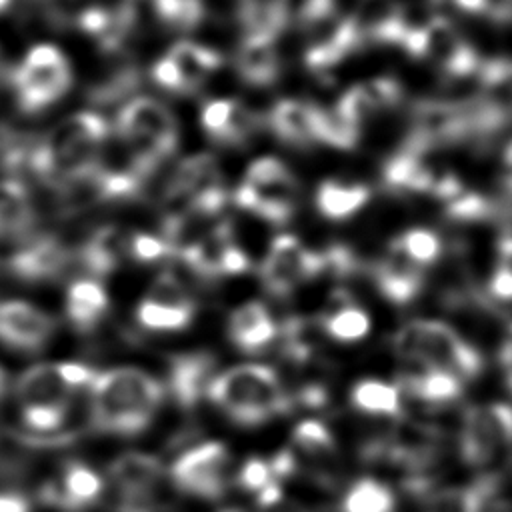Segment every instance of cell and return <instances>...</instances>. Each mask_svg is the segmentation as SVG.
<instances>
[{
    "mask_svg": "<svg viewBox=\"0 0 512 512\" xmlns=\"http://www.w3.org/2000/svg\"><path fill=\"white\" fill-rule=\"evenodd\" d=\"M294 446L310 458H326L334 454L336 442L330 428L320 420H302L292 430Z\"/></svg>",
    "mask_w": 512,
    "mask_h": 512,
    "instance_id": "74e56055",
    "label": "cell"
},
{
    "mask_svg": "<svg viewBox=\"0 0 512 512\" xmlns=\"http://www.w3.org/2000/svg\"><path fill=\"white\" fill-rule=\"evenodd\" d=\"M12 2H14V0H0V16H2L4 12H8V10H10Z\"/></svg>",
    "mask_w": 512,
    "mask_h": 512,
    "instance_id": "816d5d0a",
    "label": "cell"
},
{
    "mask_svg": "<svg viewBox=\"0 0 512 512\" xmlns=\"http://www.w3.org/2000/svg\"><path fill=\"white\" fill-rule=\"evenodd\" d=\"M206 134L218 144H242L256 130V116L238 98H216L202 106Z\"/></svg>",
    "mask_w": 512,
    "mask_h": 512,
    "instance_id": "7402d4cb",
    "label": "cell"
},
{
    "mask_svg": "<svg viewBox=\"0 0 512 512\" xmlns=\"http://www.w3.org/2000/svg\"><path fill=\"white\" fill-rule=\"evenodd\" d=\"M378 290L394 304H408L422 288V268L412 262L394 238L374 266Z\"/></svg>",
    "mask_w": 512,
    "mask_h": 512,
    "instance_id": "44dd1931",
    "label": "cell"
},
{
    "mask_svg": "<svg viewBox=\"0 0 512 512\" xmlns=\"http://www.w3.org/2000/svg\"><path fill=\"white\" fill-rule=\"evenodd\" d=\"M206 396L238 424H262L288 408L276 372L264 364H238L216 374Z\"/></svg>",
    "mask_w": 512,
    "mask_h": 512,
    "instance_id": "277c9868",
    "label": "cell"
},
{
    "mask_svg": "<svg viewBox=\"0 0 512 512\" xmlns=\"http://www.w3.org/2000/svg\"><path fill=\"white\" fill-rule=\"evenodd\" d=\"M108 134L100 114L74 112L34 142L26 162L38 180L58 188L98 162Z\"/></svg>",
    "mask_w": 512,
    "mask_h": 512,
    "instance_id": "3957f363",
    "label": "cell"
},
{
    "mask_svg": "<svg viewBox=\"0 0 512 512\" xmlns=\"http://www.w3.org/2000/svg\"><path fill=\"white\" fill-rule=\"evenodd\" d=\"M262 512H310V510L304 508V506H300V504H296V502H290V500H286V498L282 496L278 502H274V504L262 508Z\"/></svg>",
    "mask_w": 512,
    "mask_h": 512,
    "instance_id": "681fc988",
    "label": "cell"
},
{
    "mask_svg": "<svg viewBox=\"0 0 512 512\" xmlns=\"http://www.w3.org/2000/svg\"><path fill=\"white\" fill-rule=\"evenodd\" d=\"M370 200V188L358 182H342L336 178L324 180L316 190V208L330 220L354 216Z\"/></svg>",
    "mask_w": 512,
    "mask_h": 512,
    "instance_id": "d6a6232c",
    "label": "cell"
},
{
    "mask_svg": "<svg viewBox=\"0 0 512 512\" xmlns=\"http://www.w3.org/2000/svg\"><path fill=\"white\" fill-rule=\"evenodd\" d=\"M322 330L336 342H358L370 332V316L360 306L342 300L322 318Z\"/></svg>",
    "mask_w": 512,
    "mask_h": 512,
    "instance_id": "d590c367",
    "label": "cell"
},
{
    "mask_svg": "<svg viewBox=\"0 0 512 512\" xmlns=\"http://www.w3.org/2000/svg\"><path fill=\"white\" fill-rule=\"evenodd\" d=\"M116 132L136 164L150 174L178 142V124L172 110L156 98L128 100L116 118Z\"/></svg>",
    "mask_w": 512,
    "mask_h": 512,
    "instance_id": "8992f818",
    "label": "cell"
},
{
    "mask_svg": "<svg viewBox=\"0 0 512 512\" xmlns=\"http://www.w3.org/2000/svg\"><path fill=\"white\" fill-rule=\"evenodd\" d=\"M402 388L412 398L422 400L424 404H450L462 394V380L454 374L416 366L414 370L402 376Z\"/></svg>",
    "mask_w": 512,
    "mask_h": 512,
    "instance_id": "1f68e13d",
    "label": "cell"
},
{
    "mask_svg": "<svg viewBox=\"0 0 512 512\" xmlns=\"http://www.w3.org/2000/svg\"><path fill=\"white\" fill-rule=\"evenodd\" d=\"M402 100V88L398 80L390 76H378L364 82L354 84L348 88L336 106L352 118L356 124L362 126L364 120L374 116L376 112L388 110Z\"/></svg>",
    "mask_w": 512,
    "mask_h": 512,
    "instance_id": "cb8c5ba5",
    "label": "cell"
},
{
    "mask_svg": "<svg viewBox=\"0 0 512 512\" xmlns=\"http://www.w3.org/2000/svg\"><path fill=\"white\" fill-rule=\"evenodd\" d=\"M460 10L476 16H486L496 22L512 20V0H452Z\"/></svg>",
    "mask_w": 512,
    "mask_h": 512,
    "instance_id": "f6af8a7d",
    "label": "cell"
},
{
    "mask_svg": "<svg viewBox=\"0 0 512 512\" xmlns=\"http://www.w3.org/2000/svg\"><path fill=\"white\" fill-rule=\"evenodd\" d=\"M322 272V254L308 250L292 234L276 236L262 262V282L268 292L278 296L292 292Z\"/></svg>",
    "mask_w": 512,
    "mask_h": 512,
    "instance_id": "4fadbf2b",
    "label": "cell"
},
{
    "mask_svg": "<svg viewBox=\"0 0 512 512\" xmlns=\"http://www.w3.org/2000/svg\"><path fill=\"white\" fill-rule=\"evenodd\" d=\"M110 300L104 286L96 278H78L68 286L64 308L68 322L80 330L90 332L94 330L104 314L108 312Z\"/></svg>",
    "mask_w": 512,
    "mask_h": 512,
    "instance_id": "83f0119b",
    "label": "cell"
},
{
    "mask_svg": "<svg viewBox=\"0 0 512 512\" xmlns=\"http://www.w3.org/2000/svg\"><path fill=\"white\" fill-rule=\"evenodd\" d=\"M104 492L102 476L80 460H68L54 478H48L38 488V500L64 510L82 512L94 506Z\"/></svg>",
    "mask_w": 512,
    "mask_h": 512,
    "instance_id": "e0dca14e",
    "label": "cell"
},
{
    "mask_svg": "<svg viewBox=\"0 0 512 512\" xmlns=\"http://www.w3.org/2000/svg\"><path fill=\"white\" fill-rule=\"evenodd\" d=\"M212 378L214 358L210 354H182L172 360L168 386L178 402L192 406L202 394L208 392Z\"/></svg>",
    "mask_w": 512,
    "mask_h": 512,
    "instance_id": "f1b7e54d",
    "label": "cell"
},
{
    "mask_svg": "<svg viewBox=\"0 0 512 512\" xmlns=\"http://www.w3.org/2000/svg\"><path fill=\"white\" fill-rule=\"evenodd\" d=\"M6 370H2L0 368V398L4 396V392H6V388H8V382H6V374H4Z\"/></svg>",
    "mask_w": 512,
    "mask_h": 512,
    "instance_id": "f907efd6",
    "label": "cell"
},
{
    "mask_svg": "<svg viewBox=\"0 0 512 512\" xmlns=\"http://www.w3.org/2000/svg\"><path fill=\"white\" fill-rule=\"evenodd\" d=\"M236 70L248 84H272L280 74V58L274 38L244 36L236 54Z\"/></svg>",
    "mask_w": 512,
    "mask_h": 512,
    "instance_id": "4dcf8cb0",
    "label": "cell"
},
{
    "mask_svg": "<svg viewBox=\"0 0 512 512\" xmlns=\"http://www.w3.org/2000/svg\"><path fill=\"white\" fill-rule=\"evenodd\" d=\"M10 86L22 112H44L70 90V62L58 46L36 44L10 72Z\"/></svg>",
    "mask_w": 512,
    "mask_h": 512,
    "instance_id": "52a82bcc",
    "label": "cell"
},
{
    "mask_svg": "<svg viewBox=\"0 0 512 512\" xmlns=\"http://www.w3.org/2000/svg\"><path fill=\"white\" fill-rule=\"evenodd\" d=\"M170 476L174 484L200 498H220L230 480V452L222 442H204L184 454H180Z\"/></svg>",
    "mask_w": 512,
    "mask_h": 512,
    "instance_id": "8fae6325",
    "label": "cell"
},
{
    "mask_svg": "<svg viewBox=\"0 0 512 512\" xmlns=\"http://www.w3.org/2000/svg\"><path fill=\"white\" fill-rule=\"evenodd\" d=\"M222 64V56L194 42H176L166 56L152 66V78L158 86L190 94L196 92Z\"/></svg>",
    "mask_w": 512,
    "mask_h": 512,
    "instance_id": "5bb4252c",
    "label": "cell"
},
{
    "mask_svg": "<svg viewBox=\"0 0 512 512\" xmlns=\"http://www.w3.org/2000/svg\"><path fill=\"white\" fill-rule=\"evenodd\" d=\"M96 374L80 362H42L26 368L14 384L22 424L36 436H60L74 396L88 392Z\"/></svg>",
    "mask_w": 512,
    "mask_h": 512,
    "instance_id": "7a4b0ae2",
    "label": "cell"
},
{
    "mask_svg": "<svg viewBox=\"0 0 512 512\" xmlns=\"http://www.w3.org/2000/svg\"><path fill=\"white\" fill-rule=\"evenodd\" d=\"M394 348L406 362L442 370L460 380L482 372V354L452 326L440 320H412L394 336Z\"/></svg>",
    "mask_w": 512,
    "mask_h": 512,
    "instance_id": "5b68a950",
    "label": "cell"
},
{
    "mask_svg": "<svg viewBox=\"0 0 512 512\" xmlns=\"http://www.w3.org/2000/svg\"><path fill=\"white\" fill-rule=\"evenodd\" d=\"M242 2H244V0H242Z\"/></svg>",
    "mask_w": 512,
    "mask_h": 512,
    "instance_id": "db71d44e",
    "label": "cell"
},
{
    "mask_svg": "<svg viewBox=\"0 0 512 512\" xmlns=\"http://www.w3.org/2000/svg\"><path fill=\"white\" fill-rule=\"evenodd\" d=\"M130 236L118 226H102L74 252V260L84 268L88 278H102L114 272L128 254Z\"/></svg>",
    "mask_w": 512,
    "mask_h": 512,
    "instance_id": "603a6c76",
    "label": "cell"
},
{
    "mask_svg": "<svg viewBox=\"0 0 512 512\" xmlns=\"http://www.w3.org/2000/svg\"><path fill=\"white\" fill-rule=\"evenodd\" d=\"M234 200L240 208L268 222L282 224L296 210L298 182L282 160L264 156L248 166Z\"/></svg>",
    "mask_w": 512,
    "mask_h": 512,
    "instance_id": "ba28073f",
    "label": "cell"
},
{
    "mask_svg": "<svg viewBox=\"0 0 512 512\" xmlns=\"http://www.w3.org/2000/svg\"><path fill=\"white\" fill-rule=\"evenodd\" d=\"M170 246L164 238L146 234V232H136L130 236V248L128 254L138 260V262H156L162 260L170 254Z\"/></svg>",
    "mask_w": 512,
    "mask_h": 512,
    "instance_id": "ee69618b",
    "label": "cell"
},
{
    "mask_svg": "<svg viewBox=\"0 0 512 512\" xmlns=\"http://www.w3.org/2000/svg\"><path fill=\"white\" fill-rule=\"evenodd\" d=\"M394 506L390 486L374 478L356 480L342 500V512H394Z\"/></svg>",
    "mask_w": 512,
    "mask_h": 512,
    "instance_id": "8d00e7d4",
    "label": "cell"
},
{
    "mask_svg": "<svg viewBox=\"0 0 512 512\" xmlns=\"http://www.w3.org/2000/svg\"><path fill=\"white\" fill-rule=\"evenodd\" d=\"M478 100L500 126L512 122V60L482 64L478 74Z\"/></svg>",
    "mask_w": 512,
    "mask_h": 512,
    "instance_id": "f546056e",
    "label": "cell"
},
{
    "mask_svg": "<svg viewBox=\"0 0 512 512\" xmlns=\"http://www.w3.org/2000/svg\"><path fill=\"white\" fill-rule=\"evenodd\" d=\"M322 108L296 98H284L270 112L272 130L288 144L308 146L320 142Z\"/></svg>",
    "mask_w": 512,
    "mask_h": 512,
    "instance_id": "d4e9b609",
    "label": "cell"
},
{
    "mask_svg": "<svg viewBox=\"0 0 512 512\" xmlns=\"http://www.w3.org/2000/svg\"><path fill=\"white\" fill-rule=\"evenodd\" d=\"M352 406L374 416H398L400 414V390L388 382L366 378L350 390Z\"/></svg>",
    "mask_w": 512,
    "mask_h": 512,
    "instance_id": "836d02e7",
    "label": "cell"
},
{
    "mask_svg": "<svg viewBox=\"0 0 512 512\" xmlns=\"http://www.w3.org/2000/svg\"><path fill=\"white\" fill-rule=\"evenodd\" d=\"M360 124L348 118L338 106L328 110L322 108L320 116V142H326L334 148H352L358 142Z\"/></svg>",
    "mask_w": 512,
    "mask_h": 512,
    "instance_id": "f35d334b",
    "label": "cell"
},
{
    "mask_svg": "<svg viewBox=\"0 0 512 512\" xmlns=\"http://www.w3.org/2000/svg\"><path fill=\"white\" fill-rule=\"evenodd\" d=\"M304 62L308 68L326 72L340 64L348 54L362 46L358 30L350 16H328L304 26Z\"/></svg>",
    "mask_w": 512,
    "mask_h": 512,
    "instance_id": "2e32d148",
    "label": "cell"
},
{
    "mask_svg": "<svg viewBox=\"0 0 512 512\" xmlns=\"http://www.w3.org/2000/svg\"><path fill=\"white\" fill-rule=\"evenodd\" d=\"M460 456L466 464L482 468L512 446V406L502 402L472 406L460 426Z\"/></svg>",
    "mask_w": 512,
    "mask_h": 512,
    "instance_id": "9c48e42d",
    "label": "cell"
},
{
    "mask_svg": "<svg viewBox=\"0 0 512 512\" xmlns=\"http://www.w3.org/2000/svg\"><path fill=\"white\" fill-rule=\"evenodd\" d=\"M488 290L494 298H498L502 302H510L512 300V274L508 270H504L502 266H496L490 274Z\"/></svg>",
    "mask_w": 512,
    "mask_h": 512,
    "instance_id": "bcb514c9",
    "label": "cell"
},
{
    "mask_svg": "<svg viewBox=\"0 0 512 512\" xmlns=\"http://www.w3.org/2000/svg\"><path fill=\"white\" fill-rule=\"evenodd\" d=\"M226 512H238V510H226Z\"/></svg>",
    "mask_w": 512,
    "mask_h": 512,
    "instance_id": "f5cc1de1",
    "label": "cell"
},
{
    "mask_svg": "<svg viewBox=\"0 0 512 512\" xmlns=\"http://www.w3.org/2000/svg\"><path fill=\"white\" fill-rule=\"evenodd\" d=\"M194 304H168L152 298H142L136 306V320L140 326L156 332H176L188 328L194 318Z\"/></svg>",
    "mask_w": 512,
    "mask_h": 512,
    "instance_id": "e575fe53",
    "label": "cell"
},
{
    "mask_svg": "<svg viewBox=\"0 0 512 512\" xmlns=\"http://www.w3.org/2000/svg\"><path fill=\"white\" fill-rule=\"evenodd\" d=\"M200 276H236L248 270L246 252L234 242L228 224L212 226L192 248L180 254Z\"/></svg>",
    "mask_w": 512,
    "mask_h": 512,
    "instance_id": "d6986e66",
    "label": "cell"
},
{
    "mask_svg": "<svg viewBox=\"0 0 512 512\" xmlns=\"http://www.w3.org/2000/svg\"><path fill=\"white\" fill-rule=\"evenodd\" d=\"M466 138H472L468 100L460 104L440 100H426L416 104L412 112V136L408 144L432 150L440 144Z\"/></svg>",
    "mask_w": 512,
    "mask_h": 512,
    "instance_id": "9a60e30c",
    "label": "cell"
},
{
    "mask_svg": "<svg viewBox=\"0 0 512 512\" xmlns=\"http://www.w3.org/2000/svg\"><path fill=\"white\" fill-rule=\"evenodd\" d=\"M238 484L248 490L254 492L256 496L262 494L264 490L280 484V478L272 466V460H262V458H250L246 460L240 470H238Z\"/></svg>",
    "mask_w": 512,
    "mask_h": 512,
    "instance_id": "b9f144b4",
    "label": "cell"
},
{
    "mask_svg": "<svg viewBox=\"0 0 512 512\" xmlns=\"http://www.w3.org/2000/svg\"><path fill=\"white\" fill-rule=\"evenodd\" d=\"M74 262V252L54 236L28 238L8 260V272L24 282H52Z\"/></svg>",
    "mask_w": 512,
    "mask_h": 512,
    "instance_id": "ffe728a7",
    "label": "cell"
},
{
    "mask_svg": "<svg viewBox=\"0 0 512 512\" xmlns=\"http://www.w3.org/2000/svg\"><path fill=\"white\" fill-rule=\"evenodd\" d=\"M36 222L28 188L14 178H0V240H28Z\"/></svg>",
    "mask_w": 512,
    "mask_h": 512,
    "instance_id": "4316f807",
    "label": "cell"
},
{
    "mask_svg": "<svg viewBox=\"0 0 512 512\" xmlns=\"http://www.w3.org/2000/svg\"><path fill=\"white\" fill-rule=\"evenodd\" d=\"M404 48L418 58L430 60L452 78H468L482 68L476 50L444 16L428 18Z\"/></svg>",
    "mask_w": 512,
    "mask_h": 512,
    "instance_id": "30bf717a",
    "label": "cell"
},
{
    "mask_svg": "<svg viewBox=\"0 0 512 512\" xmlns=\"http://www.w3.org/2000/svg\"><path fill=\"white\" fill-rule=\"evenodd\" d=\"M108 478L118 494L120 512H152L164 466L152 454L126 452L110 462Z\"/></svg>",
    "mask_w": 512,
    "mask_h": 512,
    "instance_id": "7c38bea8",
    "label": "cell"
},
{
    "mask_svg": "<svg viewBox=\"0 0 512 512\" xmlns=\"http://www.w3.org/2000/svg\"><path fill=\"white\" fill-rule=\"evenodd\" d=\"M396 240L400 248L406 252V256L420 268L436 262L442 252L440 236L428 228H410L402 232Z\"/></svg>",
    "mask_w": 512,
    "mask_h": 512,
    "instance_id": "ab89813d",
    "label": "cell"
},
{
    "mask_svg": "<svg viewBox=\"0 0 512 512\" xmlns=\"http://www.w3.org/2000/svg\"><path fill=\"white\" fill-rule=\"evenodd\" d=\"M164 400V386L140 368H112L98 372L88 388L92 428L132 436L142 432Z\"/></svg>",
    "mask_w": 512,
    "mask_h": 512,
    "instance_id": "6da1fadb",
    "label": "cell"
},
{
    "mask_svg": "<svg viewBox=\"0 0 512 512\" xmlns=\"http://www.w3.org/2000/svg\"><path fill=\"white\" fill-rule=\"evenodd\" d=\"M48 24L56 28L78 26L80 18L96 4L94 0H38Z\"/></svg>",
    "mask_w": 512,
    "mask_h": 512,
    "instance_id": "60d3db41",
    "label": "cell"
},
{
    "mask_svg": "<svg viewBox=\"0 0 512 512\" xmlns=\"http://www.w3.org/2000/svg\"><path fill=\"white\" fill-rule=\"evenodd\" d=\"M276 322L262 302H244L228 318L230 340L248 354L264 350L276 338Z\"/></svg>",
    "mask_w": 512,
    "mask_h": 512,
    "instance_id": "484cf974",
    "label": "cell"
},
{
    "mask_svg": "<svg viewBox=\"0 0 512 512\" xmlns=\"http://www.w3.org/2000/svg\"><path fill=\"white\" fill-rule=\"evenodd\" d=\"M284 12L286 24L294 22L300 26H308L330 12H334V0H278Z\"/></svg>",
    "mask_w": 512,
    "mask_h": 512,
    "instance_id": "7bdbcfd3",
    "label": "cell"
},
{
    "mask_svg": "<svg viewBox=\"0 0 512 512\" xmlns=\"http://www.w3.org/2000/svg\"><path fill=\"white\" fill-rule=\"evenodd\" d=\"M0 512H30V504L16 492H0Z\"/></svg>",
    "mask_w": 512,
    "mask_h": 512,
    "instance_id": "7dc6e473",
    "label": "cell"
},
{
    "mask_svg": "<svg viewBox=\"0 0 512 512\" xmlns=\"http://www.w3.org/2000/svg\"><path fill=\"white\" fill-rule=\"evenodd\" d=\"M496 266H502L504 270H508L512 274V234H504L498 242L496 248Z\"/></svg>",
    "mask_w": 512,
    "mask_h": 512,
    "instance_id": "c3c4849f",
    "label": "cell"
},
{
    "mask_svg": "<svg viewBox=\"0 0 512 512\" xmlns=\"http://www.w3.org/2000/svg\"><path fill=\"white\" fill-rule=\"evenodd\" d=\"M56 320L24 300L0 302V342L18 352H38L54 336Z\"/></svg>",
    "mask_w": 512,
    "mask_h": 512,
    "instance_id": "ac0fdd59",
    "label": "cell"
}]
</instances>
